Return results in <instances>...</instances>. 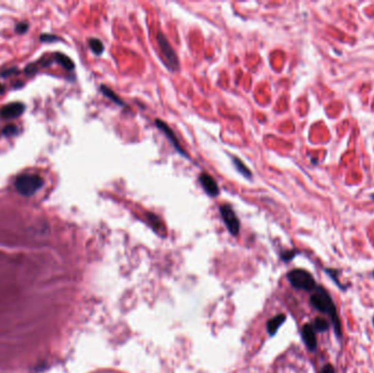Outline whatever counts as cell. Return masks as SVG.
<instances>
[{"label":"cell","instance_id":"cell-1","mask_svg":"<svg viewBox=\"0 0 374 373\" xmlns=\"http://www.w3.org/2000/svg\"><path fill=\"white\" fill-rule=\"evenodd\" d=\"M309 303L314 307L316 311L321 312V313L327 314L330 320H332V325L334 328V333L338 340L342 339V329H341V323L339 320L337 307L333 298L328 293L327 290L322 286H317L316 289L313 291V293L309 297Z\"/></svg>","mask_w":374,"mask_h":373},{"label":"cell","instance_id":"cell-2","mask_svg":"<svg viewBox=\"0 0 374 373\" xmlns=\"http://www.w3.org/2000/svg\"><path fill=\"white\" fill-rule=\"evenodd\" d=\"M287 278L292 287L295 289L313 292L317 287L316 280L311 272L305 270H301V268H296V270H292L288 272Z\"/></svg>","mask_w":374,"mask_h":373},{"label":"cell","instance_id":"cell-3","mask_svg":"<svg viewBox=\"0 0 374 373\" xmlns=\"http://www.w3.org/2000/svg\"><path fill=\"white\" fill-rule=\"evenodd\" d=\"M43 179L35 174H22L16 177L15 182L16 188L23 196H32L38 189L42 188Z\"/></svg>","mask_w":374,"mask_h":373},{"label":"cell","instance_id":"cell-4","mask_svg":"<svg viewBox=\"0 0 374 373\" xmlns=\"http://www.w3.org/2000/svg\"><path fill=\"white\" fill-rule=\"evenodd\" d=\"M158 42H159V46H160L161 51L163 56L167 63V66H169L172 70H176L179 68V59L178 56H176L174 50L172 49V46L170 45V43L167 42L165 36L163 35L162 33L158 34Z\"/></svg>","mask_w":374,"mask_h":373},{"label":"cell","instance_id":"cell-5","mask_svg":"<svg viewBox=\"0 0 374 373\" xmlns=\"http://www.w3.org/2000/svg\"><path fill=\"white\" fill-rule=\"evenodd\" d=\"M220 214L230 233L233 234V236H236L240 231V221L238 217H236L235 212L232 209V207L230 205H227V203L226 205L220 206Z\"/></svg>","mask_w":374,"mask_h":373},{"label":"cell","instance_id":"cell-6","mask_svg":"<svg viewBox=\"0 0 374 373\" xmlns=\"http://www.w3.org/2000/svg\"><path fill=\"white\" fill-rule=\"evenodd\" d=\"M301 336H302V340L307 346V348L311 353H314L317 349V338L315 335V331L313 328L312 324H305L303 325L302 329H301Z\"/></svg>","mask_w":374,"mask_h":373},{"label":"cell","instance_id":"cell-7","mask_svg":"<svg viewBox=\"0 0 374 373\" xmlns=\"http://www.w3.org/2000/svg\"><path fill=\"white\" fill-rule=\"evenodd\" d=\"M24 111V105L22 103H10L7 104L0 110V116L3 119H16L20 116Z\"/></svg>","mask_w":374,"mask_h":373},{"label":"cell","instance_id":"cell-8","mask_svg":"<svg viewBox=\"0 0 374 373\" xmlns=\"http://www.w3.org/2000/svg\"><path fill=\"white\" fill-rule=\"evenodd\" d=\"M156 125H157V127H158L159 129H160L161 132L164 133V135H165L167 138H169V139L171 140L172 144H173V146L175 147V149L178 150L180 154L186 155V153H185V151L182 149V147L179 146V140L176 139V137H175V135H174L173 131H172V129H171L169 126H167V125L164 123V121L161 120V119H157V120H156Z\"/></svg>","mask_w":374,"mask_h":373},{"label":"cell","instance_id":"cell-9","mask_svg":"<svg viewBox=\"0 0 374 373\" xmlns=\"http://www.w3.org/2000/svg\"><path fill=\"white\" fill-rule=\"evenodd\" d=\"M199 181L201 186H203L204 189L207 192L208 195H210V196H217L219 194V187L217 185V182L214 181L209 174H207V173H203L199 177Z\"/></svg>","mask_w":374,"mask_h":373},{"label":"cell","instance_id":"cell-10","mask_svg":"<svg viewBox=\"0 0 374 373\" xmlns=\"http://www.w3.org/2000/svg\"><path fill=\"white\" fill-rule=\"evenodd\" d=\"M285 321H286L285 314H278L276 316H274L273 319H270L267 323V331L269 333V335L274 336L275 334L278 332L279 327L285 323Z\"/></svg>","mask_w":374,"mask_h":373},{"label":"cell","instance_id":"cell-11","mask_svg":"<svg viewBox=\"0 0 374 373\" xmlns=\"http://www.w3.org/2000/svg\"><path fill=\"white\" fill-rule=\"evenodd\" d=\"M324 271H325L326 274H327V275L330 277V279H332V280L334 281V283L336 284V286H337V287H338L339 289H341L342 291H346L347 288H348V286H343V285L341 283V281L338 280V275L341 274V271L334 270V268H325Z\"/></svg>","mask_w":374,"mask_h":373},{"label":"cell","instance_id":"cell-12","mask_svg":"<svg viewBox=\"0 0 374 373\" xmlns=\"http://www.w3.org/2000/svg\"><path fill=\"white\" fill-rule=\"evenodd\" d=\"M313 328H314L315 332L319 333H325L329 329V322L327 320H325L323 318H316L314 320V323L312 324Z\"/></svg>","mask_w":374,"mask_h":373},{"label":"cell","instance_id":"cell-13","mask_svg":"<svg viewBox=\"0 0 374 373\" xmlns=\"http://www.w3.org/2000/svg\"><path fill=\"white\" fill-rule=\"evenodd\" d=\"M55 57H56V60H57V62L60 65H62L64 68L68 69V70H71V69H74V67H75L74 63H72L71 59L69 57H67L66 55L60 54V53H56L55 54Z\"/></svg>","mask_w":374,"mask_h":373},{"label":"cell","instance_id":"cell-14","mask_svg":"<svg viewBox=\"0 0 374 373\" xmlns=\"http://www.w3.org/2000/svg\"><path fill=\"white\" fill-rule=\"evenodd\" d=\"M101 91H102L103 93H104L105 97H107L109 99H111L113 102L117 103L118 105H122V106L125 105V103L123 102V100L120 99L117 94L114 93L113 91H112L110 88H107V86H105V85H102V86H101Z\"/></svg>","mask_w":374,"mask_h":373},{"label":"cell","instance_id":"cell-15","mask_svg":"<svg viewBox=\"0 0 374 373\" xmlns=\"http://www.w3.org/2000/svg\"><path fill=\"white\" fill-rule=\"evenodd\" d=\"M233 163H234L235 168L238 169V171H240L241 174H243L244 176H246V177H252V172L248 170L247 167L245 166V164L242 161H241L240 159L234 157L233 158Z\"/></svg>","mask_w":374,"mask_h":373},{"label":"cell","instance_id":"cell-16","mask_svg":"<svg viewBox=\"0 0 374 373\" xmlns=\"http://www.w3.org/2000/svg\"><path fill=\"white\" fill-rule=\"evenodd\" d=\"M90 47H91V50L93 51V53H96L97 55H100L103 53V51H104V45H103V43L98 40V38H91L90 40Z\"/></svg>","mask_w":374,"mask_h":373},{"label":"cell","instance_id":"cell-17","mask_svg":"<svg viewBox=\"0 0 374 373\" xmlns=\"http://www.w3.org/2000/svg\"><path fill=\"white\" fill-rule=\"evenodd\" d=\"M296 253H298V252H296V251H288V252L282 253V255H281L282 261L290 262L291 259H293V257L295 256Z\"/></svg>","mask_w":374,"mask_h":373},{"label":"cell","instance_id":"cell-18","mask_svg":"<svg viewBox=\"0 0 374 373\" xmlns=\"http://www.w3.org/2000/svg\"><path fill=\"white\" fill-rule=\"evenodd\" d=\"M3 134L7 136H11V135H15V134H16V127L15 126V125H8L7 127L3 128Z\"/></svg>","mask_w":374,"mask_h":373},{"label":"cell","instance_id":"cell-19","mask_svg":"<svg viewBox=\"0 0 374 373\" xmlns=\"http://www.w3.org/2000/svg\"><path fill=\"white\" fill-rule=\"evenodd\" d=\"M319 373H336V370H335V368H334L333 364L327 363V364H325V366L321 369Z\"/></svg>","mask_w":374,"mask_h":373},{"label":"cell","instance_id":"cell-20","mask_svg":"<svg viewBox=\"0 0 374 373\" xmlns=\"http://www.w3.org/2000/svg\"><path fill=\"white\" fill-rule=\"evenodd\" d=\"M28 30V24L27 23H19L18 25H16V31H18L19 33H23Z\"/></svg>","mask_w":374,"mask_h":373},{"label":"cell","instance_id":"cell-21","mask_svg":"<svg viewBox=\"0 0 374 373\" xmlns=\"http://www.w3.org/2000/svg\"><path fill=\"white\" fill-rule=\"evenodd\" d=\"M3 92V85H0V94H1Z\"/></svg>","mask_w":374,"mask_h":373},{"label":"cell","instance_id":"cell-22","mask_svg":"<svg viewBox=\"0 0 374 373\" xmlns=\"http://www.w3.org/2000/svg\"><path fill=\"white\" fill-rule=\"evenodd\" d=\"M372 324H373V327H374V315H373V318H372Z\"/></svg>","mask_w":374,"mask_h":373},{"label":"cell","instance_id":"cell-23","mask_svg":"<svg viewBox=\"0 0 374 373\" xmlns=\"http://www.w3.org/2000/svg\"><path fill=\"white\" fill-rule=\"evenodd\" d=\"M371 198H372L373 201H374V194H372V195H371Z\"/></svg>","mask_w":374,"mask_h":373},{"label":"cell","instance_id":"cell-24","mask_svg":"<svg viewBox=\"0 0 374 373\" xmlns=\"http://www.w3.org/2000/svg\"><path fill=\"white\" fill-rule=\"evenodd\" d=\"M372 276H373V278H374V271H372Z\"/></svg>","mask_w":374,"mask_h":373}]
</instances>
